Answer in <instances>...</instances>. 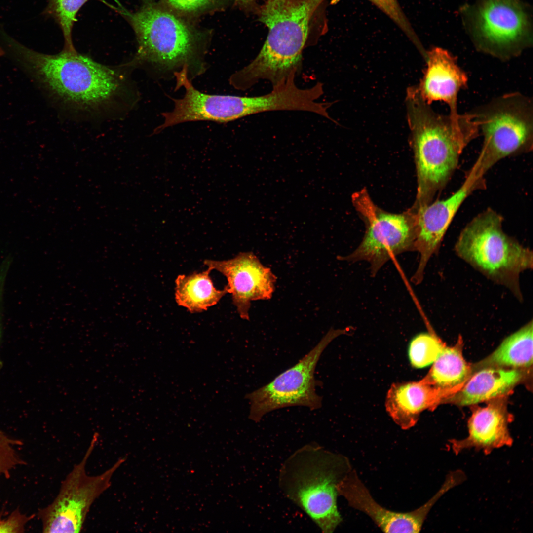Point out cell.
I'll return each mask as SVG.
<instances>
[{"mask_svg": "<svg viewBox=\"0 0 533 533\" xmlns=\"http://www.w3.org/2000/svg\"><path fill=\"white\" fill-rule=\"evenodd\" d=\"M123 13L138 43L132 64L147 62L165 70L186 66L188 75L193 70L197 74L203 71L205 36L181 16L150 0L136 12Z\"/></svg>", "mask_w": 533, "mask_h": 533, "instance_id": "6", "label": "cell"}, {"mask_svg": "<svg viewBox=\"0 0 533 533\" xmlns=\"http://www.w3.org/2000/svg\"><path fill=\"white\" fill-rule=\"evenodd\" d=\"M444 346L431 333H420L413 338L408 348L411 365L415 368H422L432 364Z\"/></svg>", "mask_w": 533, "mask_h": 533, "instance_id": "23", "label": "cell"}, {"mask_svg": "<svg viewBox=\"0 0 533 533\" xmlns=\"http://www.w3.org/2000/svg\"><path fill=\"white\" fill-rule=\"evenodd\" d=\"M4 54V51L2 48L0 47V57L3 56Z\"/></svg>", "mask_w": 533, "mask_h": 533, "instance_id": "29", "label": "cell"}, {"mask_svg": "<svg viewBox=\"0 0 533 533\" xmlns=\"http://www.w3.org/2000/svg\"><path fill=\"white\" fill-rule=\"evenodd\" d=\"M88 0H48L45 12L54 18L61 29L64 39L63 51H76L72 41V29L78 11Z\"/></svg>", "mask_w": 533, "mask_h": 533, "instance_id": "22", "label": "cell"}, {"mask_svg": "<svg viewBox=\"0 0 533 533\" xmlns=\"http://www.w3.org/2000/svg\"><path fill=\"white\" fill-rule=\"evenodd\" d=\"M11 266V262L4 260L0 264V337L1 329L2 306L3 295L7 276Z\"/></svg>", "mask_w": 533, "mask_h": 533, "instance_id": "27", "label": "cell"}, {"mask_svg": "<svg viewBox=\"0 0 533 533\" xmlns=\"http://www.w3.org/2000/svg\"><path fill=\"white\" fill-rule=\"evenodd\" d=\"M424 59L427 67L418 87L421 97L429 105L434 101H442L449 107V114L457 115L458 94L468 82L466 73L455 57L441 47L426 51Z\"/></svg>", "mask_w": 533, "mask_h": 533, "instance_id": "15", "label": "cell"}, {"mask_svg": "<svg viewBox=\"0 0 533 533\" xmlns=\"http://www.w3.org/2000/svg\"><path fill=\"white\" fill-rule=\"evenodd\" d=\"M114 0V1H115V2H116V3L117 4H118V5H120V6H121V5H120V3H119V1H118V0Z\"/></svg>", "mask_w": 533, "mask_h": 533, "instance_id": "30", "label": "cell"}, {"mask_svg": "<svg viewBox=\"0 0 533 533\" xmlns=\"http://www.w3.org/2000/svg\"><path fill=\"white\" fill-rule=\"evenodd\" d=\"M533 321L506 337L483 363L487 366L529 367L533 363Z\"/></svg>", "mask_w": 533, "mask_h": 533, "instance_id": "20", "label": "cell"}, {"mask_svg": "<svg viewBox=\"0 0 533 533\" xmlns=\"http://www.w3.org/2000/svg\"><path fill=\"white\" fill-rule=\"evenodd\" d=\"M325 0H267L256 14L268 29L260 52L248 65L236 72L229 83L246 90L262 80L272 86L302 68V53L308 45L310 23Z\"/></svg>", "mask_w": 533, "mask_h": 533, "instance_id": "2", "label": "cell"}, {"mask_svg": "<svg viewBox=\"0 0 533 533\" xmlns=\"http://www.w3.org/2000/svg\"><path fill=\"white\" fill-rule=\"evenodd\" d=\"M289 0L293 1H301L304 0Z\"/></svg>", "mask_w": 533, "mask_h": 533, "instance_id": "31", "label": "cell"}, {"mask_svg": "<svg viewBox=\"0 0 533 533\" xmlns=\"http://www.w3.org/2000/svg\"><path fill=\"white\" fill-rule=\"evenodd\" d=\"M10 47L40 81L64 105L95 112L113 105L126 92L120 71L76 52L55 55L36 52L7 38Z\"/></svg>", "mask_w": 533, "mask_h": 533, "instance_id": "3", "label": "cell"}, {"mask_svg": "<svg viewBox=\"0 0 533 533\" xmlns=\"http://www.w3.org/2000/svg\"><path fill=\"white\" fill-rule=\"evenodd\" d=\"M503 218L489 208L475 216L462 229L454 246L456 254L493 282L508 288L523 300L520 274L533 267L532 250L509 236Z\"/></svg>", "mask_w": 533, "mask_h": 533, "instance_id": "5", "label": "cell"}, {"mask_svg": "<svg viewBox=\"0 0 533 533\" xmlns=\"http://www.w3.org/2000/svg\"><path fill=\"white\" fill-rule=\"evenodd\" d=\"M387 15L415 44L419 43L410 23L397 0H368Z\"/></svg>", "mask_w": 533, "mask_h": 533, "instance_id": "25", "label": "cell"}, {"mask_svg": "<svg viewBox=\"0 0 533 533\" xmlns=\"http://www.w3.org/2000/svg\"><path fill=\"white\" fill-rule=\"evenodd\" d=\"M221 0H159L161 5L180 15L196 16L214 9Z\"/></svg>", "mask_w": 533, "mask_h": 533, "instance_id": "24", "label": "cell"}, {"mask_svg": "<svg viewBox=\"0 0 533 533\" xmlns=\"http://www.w3.org/2000/svg\"><path fill=\"white\" fill-rule=\"evenodd\" d=\"M337 491L350 506L367 515L383 532L411 533L420 532L431 509L446 492L441 488L429 500L413 511H393L374 500L354 469L339 482Z\"/></svg>", "mask_w": 533, "mask_h": 533, "instance_id": "14", "label": "cell"}, {"mask_svg": "<svg viewBox=\"0 0 533 533\" xmlns=\"http://www.w3.org/2000/svg\"><path fill=\"white\" fill-rule=\"evenodd\" d=\"M509 421L505 411L496 405L477 409L469 420L467 437L451 440V449L455 454L474 449L488 455L495 449L511 446L513 439L508 429Z\"/></svg>", "mask_w": 533, "mask_h": 533, "instance_id": "17", "label": "cell"}, {"mask_svg": "<svg viewBox=\"0 0 533 533\" xmlns=\"http://www.w3.org/2000/svg\"><path fill=\"white\" fill-rule=\"evenodd\" d=\"M349 331L348 329H331L294 366L268 384L247 394L245 398L250 403L249 418L257 422L267 413L286 407L301 406L312 410L321 407L322 399L316 393V366L329 344Z\"/></svg>", "mask_w": 533, "mask_h": 533, "instance_id": "11", "label": "cell"}, {"mask_svg": "<svg viewBox=\"0 0 533 533\" xmlns=\"http://www.w3.org/2000/svg\"><path fill=\"white\" fill-rule=\"evenodd\" d=\"M464 12L479 51L507 61L532 44L529 13L519 0H479Z\"/></svg>", "mask_w": 533, "mask_h": 533, "instance_id": "8", "label": "cell"}, {"mask_svg": "<svg viewBox=\"0 0 533 533\" xmlns=\"http://www.w3.org/2000/svg\"><path fill=\"white\" fill-rule=\"evenodd\" d=\"M235 5L242 11L248 13H256L260 5V0H233Z\"/></svg>", "mask_w": 533, "mask_h": 533, "instance_id": "28", "label": "cell"}, {"mask_svg": "<svg viewBox=\"0 0 533 533\" xmlns=\"http://www.w3.org/2000/svg\"><path fill=\"white\" fill-rule=\"evenodd\" d=\"M204 264L226 277L228 293L243 319H249L251 301L272 298L277 278L252 252H241L227 260H205Z\"/></svg>", "mask_w": 533, "mask_h": 533, "instance_id": "13", "label": "cell"}, {"mask_svg": "<svg viewBox=\"0 0 533 533\" xmlns=\"http://www.w3.org/2000/svg\"><path fill=\"white\" fill-rule=\"evenodd\" d=\"M352 469L346 457L308 444L285 461L279 484L285 496L323 533H331L342 521L337 504V485Z\"/></svg>", "mask_w": 533, "mask_h": 533, "instance_id": "4", "label": "cell"}, {"mask_svg": "<svg viewBox=\"0 0 533 533\" xmlns=\"http://www.w3.org/2000/svg\"><path fill=\"white\" fill-rule=\"evenodd\" d=\"M407 119L417 177L413 206L429 204L447 186L466 146L480 133L468 112L457 115L435 112L418 87L407 91Z\"/></svg>", "mask_w": 533, "mask_h": 533, "instance_id": "1", "label": "cell"}, {"mask_svg": "<svg viewBox=\"0 0 533 533\" xmlns=\"http://www.w3.org/2000/svg\"><path fill=\"white\" fill-rule=\"evenodd\" d=\"M351 199L366 231L356 249L339 259L366 261L374 276L393 257L414 251L415 216L411 207L399 214L384 211L374 203L365 188L354 193Z\"/></svg>", "mask_w": 533, "mask_h": 533, "instance_id": "9", "label": "cell"}, {"mask_svg": "<svg viewBox=\"0 0 533 533\" xmlns=\"http://www.w3.org/2000/svg\"><path fill=\"white\" fill-rule=\"evenodd\" d=\"M522 372L516 369L490 367L476 373L461 388L457 403L461 406L475 404L501 395L519 382Z\"/></svg>", "mask_w": 533, "mask_h": 533, "instance_id": "18", "label": "cell"}, {"mask_svg": "<svg viewBox=\"0 0 533 533\" xmlns=\"http://www.w3.org/2000/svg\"><path fill=\"white\" fill-rule=\"evenodd\" d=\"M462 385L441 388L424 378L419 381L393 383L387 391L385 407L394 422L404 430L417 423L420 414L436 406L445 397L459 390Z\"/></svg>", "mask_w": 533, "mask_h": 533, "instance_id": "16", "label": "cell"}, {"mask_svg": "<svg viewBox=\"0 0 533 533\" xmlns=\"http://www.w3.org/2000/svg\"><path fill=\"white\" fill-rule=\"evenodd\" d=\"M0 511V533L23 532L27 523L33 516H27L16 509L7 516Z\"/></svg>", "mask_w": 533, "mask_h": 533, "instance_id": "26", "label": "cell"}, {"mask_svg": "<svg viewBox=\"0 0 533 533\" xmlns=\"http://www.w3.org/2000/svg\"><path fill=\"white\" fill-rule=\"evenodd\" d=\"M95 432L81 460L62 482L51 504L39 510L38 517L44 533H79L91 506L110 486L114 473L125 462L123 457L97 475L86 474V464L98 441Z\"/></svg>", "mask_w": 533, "mask_h": 533, "instance_id": "10", "label": "cell"}, {"mask_svg": "<svg viewBox=\"0 0 533 533\" xmlns=\"http://www.w3.org/2000/svg\"><path fill=\"white\" fill-rule=\"evenodd\" d=\"M486 186L484 176L472 167L461 185L445 199L418 207L412 206L415 216L414 251L419 254L417 268L411 281L419 284L431 257L437 253L443 239L457 212L474 191Z\"/></svg>", "mask_w": 533, "mask_h": 533, "instance_id": "12", "label": "cell"}, {"mask_svg": "<svg viewBox=\"0 0 533 533\" xmlns=\"http://www.w3.org/2000/svg\"><path fill=\"white\" fill-rule=\"evenodd\" d=\"M483 137L482 149L473 166L486 173L504 158L527 153L533 147V106L528 96L508 93L468 112Z\"/></svg>", "mask_w": 533, "mask_h": 533, "instance_id": "7", "label": "cell"}, {"mask_svg": "<svg viewBox=\"0 0 533 533\" xmlns=\"http://www.w3.org/2000/svg\"><path fill=\"white\" fill-rule=\"evenodd\" d=\"M212 270L179 275L175 280L177 304L191 313L201 312L216 305L228 293L226 286L216 289L210 276Z\"/></svg>", "mask_w": 533, "mask_h": 533, "instance_id": "19", "label": "cell"}, {"mask_svg": "<svg viewBox=\"0 0 533 533\" xmlns=\"http://www.w3.org/2000/svg\"><path fill=\"white\" fill-rule=\"evenodd\" d=\"M424 378L430 384L441 388L464 385L469 369L457 347H443Z\"/></svg>", "mask_w": 533, "mask_h": 533, "instance_id": "21", "label": "cell"}]
</instances>
